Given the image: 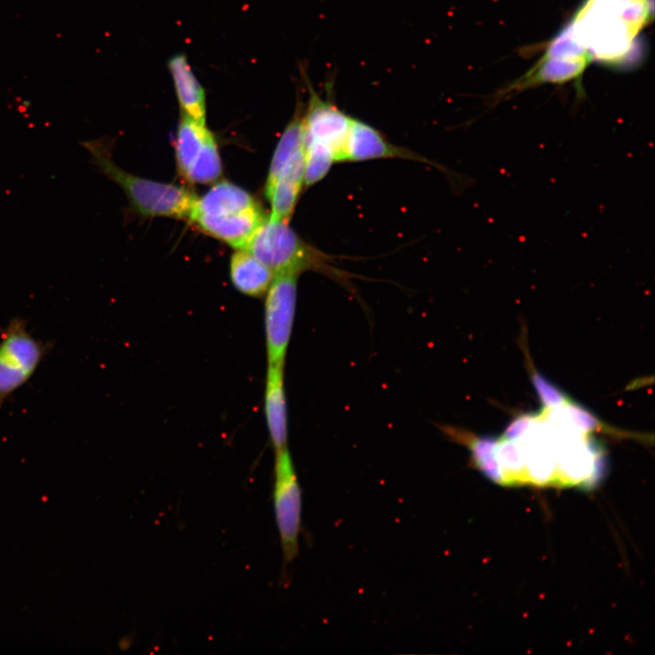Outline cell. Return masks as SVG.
<instances>
[{
	"label": "cell",
	"instance_id": "6da1fadb",
	"mask_svg": "<svg viewBox=\"0 0 655 655\" xmlns=\"http://www.w3.org/2000/svg\"><path fill=\"white\" fill-rule=\"evenodd\" d=\"M100 173L117 184L134 209L147 217L189 220L197 196L186 187L143 178L126 172L113 160L106 139L81 141Z\"/></svg>",
	"mask_w": 655,
	"mask_h": 655
},
{
	"label": "cell",
	"instance_id": "7a4b0ae2",
	"mask_svg": "<svg viewBox=\"0 0 655 655\" xmlns=\"http://www.w3.org/2000/svg\"><path fill=\"white\" fill-rule=\"evenodd\" d=\"M265 264L274 275L317 270L332 276L338 271L328 257L303 240L288 222L266 217L243 248Z\"/></svg>",
	"mask_w": 655,
	"mask_h": 655
},
{
	"label": "cell",
	"instance_id": "3957f363",
	"mask_svg": "<svg viewBox=\"0 0 655 655\" xmlns=\"http://www.w3.org/2000/svg\"><path fill=\"white\" fill-rule=\"evenodd\" d=\"M626 2L588 0L571 22L576 35L585 45L590 57L615 61L628 52L636 35L620 16Z\"/></svg>",
	"mask_w": 655,
	"mask_h": 655
},
{
	"label": "cell",
	"instance_id": "277c9868",
	"mask_svg": "<svg viewBox=\"0 0 655 655\" xmlns=\"http://www.w3.org/2000/svg\"><path fill=\"white\" fill-rule=\"evenodd\" d=\"M0 335L1 408L32 378L51 345L34 338L27 329V322L19 317L12 318Z\"/></svg>",
	"mask_w": 655,
	"mask_h": 655
},
{
	"label": "cell",
	"instance_id": "5b68a950",
	"mask_svg": "<svg viewBox=\"0 0 655 655\" xmlns=\"http://www.w3.org/2000/svg\"><path fill=\"white\" fill-rule=\"evenodd\" d=\"M272 497L283 559L287 565L299 551L302 519V491L287 448L276 451Z\"/></svg>",
	"mask_w": 655,
	"mask_h": 655
},
{
	"label": "cell",
	"instance_id": "8992f818",
	"mask_svg": "<svg viewBox=\"0 0 655 655\" xmlns=\"http://www.w3.org/2000/svg\"><path fill=\"white\" fill-rule=\"evenodd\" d=\"M298 276L274 275L266 293L264 322L268 365H285L296 312Z\"/></svg>",
	"mask_w": 655,
	"mask_h": 655
},
{
	"label": "cell",
	"instance_id": "52a82bcc",
	"mask_svg": "<svg viewBox=\"0 0 655 655\" xmlns=\"http://www.w3.org/2000/svg\"><path fill=\"white\" fill-rule=\"evenodd\" d=\"M302 73L308 89L307 106L304 110V139L328 146L334 152L336 161H341L352 118L334 103L321 97L305 72Z\"/></svg>",
	"mask_w": 655,
	"mask_h": 655
},
{
	"label": "cell",
	"instance_id": "ba28073f",
	"mask_svg": "<svg viewBox=\"0 0 655 655\" xmlns=\"http://www.w3.org/2000/svg\"><path fill=\"white\" fill-rule=\"evenodd\" d=\"M377 158L425 161L420 156L394 146L373 126L352 118L341 161H364Z\"/></svg>",
	"mask_w": 655,
	"mask_h": 655
},
{
	"label": "cell",
	"instance_id": "9c48e42d",
	"mask_svg": "<svg viewBox=\"0 0 655 655\" xmlns=\"http://www.w3.org/2000/svg\"><path fill=\"white\" fill-rule=\"evenodd\" d=\"M265 218L257 206L224 216L195 215L190 221L204 233L243 249Z\"/></svg>",
	"mask_w": 655,
	"mask_h": 655
},
{
	"label": "cell",
	"instance_id": "30bf717a",
	"mask_svg": "<svg viewBox=\"0 0 655 655\" xmlns=\"http://www.w3.org/2000/svg\"><path fill=\"white\" fill-rule=\"evenodd\" d=\"M285 365H267L264 412L269 438L276 451L287 444V412L284 383Z\"/></svg>",
	"mask_w": 655,
	"mask_h": 655
},
{
	"label": "cell",
	"instance_id": "8fae6325",
	"mask_svg": "<svg viewBox=\"0 0 655 655\" xmlns=\"http://www.w3.org/2000/svg\"><path fill=\"white\" fill-rule=\"evenodd\" d=\"M304 148L297 150L287 163L267 199L271 204L270 217L288 222L304 184Z\"/></svg>",
	"mask_w": 655,
	"mask_h": 655
},
{
	"label": "cell",
	"instance_id": "7c38bea8",
	"mask_svg": "<svg viewBox=\"0 0 655 655\" xmlns=\"http://www.w3.org/2000/svg\"><path fill=\"white\" fill-rule=\"evenodd\" d=\"M172 76L182 115L205 125V91L196 79L186 57L180 54L171 57L167 64Z\"/></svg>",
	"mask_w": 655,
	"mask_h": 655
},
{
	"label": "cell",
	"instance_id": "4fadbf2b",
	"mask_svg": "<svg viewBox=\"0 0 655 655\" xmlns=\"http://www.w3.org/2000/svg\"><path fill=\"white\" fill-rule=\"evenodd\" d=\"M589 62V59L542 57L526 75L507 87L499 96H504L510 92H519L543 84L569 82L579 77Z\"/></svg>",
	"mask_w": 655,
	"mask_h": 655
},
{
	"label": "cell",
	"instance_id": "5bb4252c",
	"mask_svg": "<svg viewBox=\"0 0 655 655\" xmlns=\"http://www.w3.org/2000/svg\"><path fill=\"white\" fill-rule=\"evenodd\" d=\"M439 429L450 440L468 448L473 465L488 479L504 485L501 467L496 456L499 438L492 436H476L453 426L439 425Z\"/></svg>",
	"mask_w": 655,
	"mask_h": 655
},
{
	"label": "cell",
	"instance_id": "9a60e30c",
	"mask_svg": "<svg viewBox=\"0 0 655 655\" xmlns=\"http://www.w3.org/2000/svg\"><path fill=\"white\" fill-rule=\"evenodd\" d=\"M229 274L235 288L252 297L265 296L274 277L265 264L245 249L232 255Z\"/></svg>",
	"mask_w": 655,
	"mask_h": 655
},
{
	"label": "cell",
	"instance_id": "2e32d148",
	"mask_svg": "<svg viewBox=\"0 0 655 655\" xmlns=\"http://www.w3.org/2000/svg\"><path fill=\"white\" fill-rule=\"evenodd\" d=\"M245 189L230 182L214 185L202 197H197L190 218L195 215L224 216L257 207Z\"/></svg>",
	"mask_w": 655,
	"mask_h": 655
},
{
	"label": "cell",
	"instance_id": "e0dca14e",
	"mask_svg": "<svg viewBox=\"0 0 655 655\" xmlns=\"http://www.w3.org/2000/svg\"><path fill=\"white\" fill-rule=\"evenodd\" d=\"M304 146V110L298 101L293 118L286 126L273 154L265 186L267 198L282 170L293 155Z\"/></svg>",
	"mask_w": 655,
	"mask_h": 655
},
{
	"label": "cell",
	"instance_id": "ac0fdd59",
	"mask_svg": "<svg viewBox=\"0 0 655 655\" xmlns=\"http://www.w3.org/2000/svg\"><path fill=\"white\" fill-rule=\"evenodd\" d=\"M210 133L206 125L182 115L176 135L175 153L177 169L183 177L197 157Z\"/></svg>",
	"mask_w": 655,
	"mask_h": 655
},
{
	"label": "cell",
	"instance_id": "d6986e66",
	"mask_svg": "<svg viewBox=\"0 0 655 655\" xmlns=\"http://www.w3.org/2000/svg\"><path fill=\"white\" fill-rule=\"evenodd\" d=\"M496 456L501 467L504 485L529 482L524 448L519 440L499 438Z\"/></svg>",
	"mask_w": 655,
	"mask_h": 655
},
{
	"label": "cell",
	"instance_id": "ffe728a7",
	"mask_svg": "<svg viewBox=\"0 0 655 655\" xmlns=\"http://www.w3.org/2000/svg\"><path fill=\"white\" fill-rule=\"evenodd\" d=\"M221 174L222 163L218 146L215 136L210 133L184 177L191 183L208 184L217 181Z\"/></svg>",
	"mask_w": 655,
	"mask_h": 655
},
{
	"label": "cell",
	"instance_id": "44dd1931",
	"mask_svg": "<svg viewBox=\"0 0 655 655\" xmlns=\"http://www.w3.org/2000/svg\"><path fill=\"white\" fill-rule=\"evenodd\" d=\"M305 174L304 184L307 186L320 181L336 162L334 152L326 145L304 139Z\"/></svg>",
	"mask_w": 655,
	"mask_h": 655
},
{
	"label": "cell",
	"instance_id": "7402d4cb",
	"mask_svg": "<svg viewBox=\"0 0 655 655\" xmlns=\"http://www.w3.org/2000/svg\"><path fill=\"white\" fill-rule=\"evenodd\" d=\"M543 57L590 60L585 45L576 35L571 23L549 43Z\"/></svg>",
	"mask_w": 655,
	"mask_h": 655
},
{
	"label": "cell",
	"instance_id": "603a6c76",
	"mask_svg": "<svg viewBox=\"0 0 655 655\" xmlns=\"http://www.w3.org/2000/svg\"><path fill=\"white\" fill-rule=\"evenodd\" d=\"M530 379L545 408L562 407L569 402V397L559 388L529 364Z\"/></svg>",
	"mask_w": 655,
	"mask_h": 655
},
{
	"label": "cell",
	"instance_id": "cb8c5ba5",
	"mask_svg": "<svg viewBox=\"0 0 655 655\" xmlns=\"http://www.w3.org/2000/svg\"><path fill=\"white\" fill-rule=\"evenodd\" d=\"M536 414H521L512 419L505 428L501 438L520 440L538 419Z\"/></svg>",
	"mask_w": 655,
	"mask_h": 655
},
{
	"label": "cell",
	"instance_id": "d4e9b609",
	"mask_svg": "<svg viewBox=\"0 0 655 655\" xmlns=\"http://www.w3.org/2000/svg\"><path fill=\"white\" fill-rule=\"evenodd\" d=\"M648 22H651L654 16V0H644Z\"/></svg>",
	"mask_w": 655,
	"mask_h": 655
}]
</instances>
